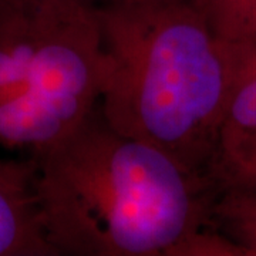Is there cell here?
Instances as JSON below:
<instances>
[{
    "instance_id": "1",
    "label": "cell",
    "mask_w": 256,
    "mask_h": 256,
    "mask_svg": "<svg viewBox=\"0 0 256 256\" xmlns=\"http://www.w3.org/2000/svg\"><path fill=\"white\" fill-rule=\"evenodd\" d=\"M33 158L42 222L58 256H184L210 222V176L117 132L100 108Z\"/></svg>"
},
{
    "instance_id": "2",
    "label": "cell",
    "mask_w": 256,
    "mask_h": 256,
    "mask_svg": "<svg viewBox=\"0 0 256 256\" xmlns=\"http://www.w3.org/2000/svg\"><path fill=\"white\" fill-rule=\"evenodd\" d=\"M100 108L117 132L208 175L239 62L190 0H98Z\"/></svg>"
},
{
    "instance_id": "3",
    "label": "cell",
    "mask_w": 256,
    "mask_h": 256,
    "mask_svg": "<svg viewBox=\"0 0 256 256\" xmlns=\"http://www.w3.org/2000/svg\"><path fill=\"white\" fill-rule=\"evenodd\" d=\"M104 80L92 0H0V148L37 156L98 108Z\"/></svg>"
},
{
    "instance_id": "4",
    "label": "cell",
    "mask_w": 256,
    "mask_h": 256,
    "mask_svg": "<svg viewBox=\"0 0 256 256\" xmlns=\"http://www.w3.org/2000/svg\"><path fill=\"white\" fill-rule=\"evenodd\" d=\"M36 158H0V256H58L42 222Z\"/></svg>"
},
{
    "instance_id": "5",
    "label": "cell",
    "mask_w": 256,
    "mask_h": 256,
    "mask_svg": "<svg viewBox=\"0 0 256 256\" xmlns=\"http://www.w3.org/2000/svg\"><path fill=\"white\" fill-rule=\"evenodd\" d=\"M210 220L240 256H256V190L220 188V198L210 202Z\"/></svg>"
},
{
    "instance_id": "6",
    "label": "cell",
    "mask_w": 256,
    "mask_h": 256,
    "mask_svg": "<svg viewBox=\"0 0 256 256\" xmlns=\"http://www.w3.org/2000/svg\"><path fill=\"white\" fill-rule=\"evenodd\" d=\"M224 44L256 48V0H190Z\"/></svg>"
},
{
    "instance_id": "7",
    "label": "cell",
    "mask_w": 256,
    "mask_h": 256,
    "mask_svg": "<svg viewBox=\"0 0 256 256\" xmlns=\"http://www.w3.org/2000/svg\"><path fill=\"white\" fill-rule=\"evenodd\" d=\"M208 176L220 188L256 190V130L220 140Z\"/></svg>"
},
{
    "instance_id": "8",
    "label": "cell",
    "mask_w": 256,
    "mask_h": 256,
    "mask_svg": "<svg viewBox=\"0 0 256 256\" xmlns=\"http://www.w3.org/2000/svg\"><path fill=\"white\" fill-rule=\"evenodd\" d=\"M256 130V48L246 50L239 62L220 140ZM218 140V142H220Z\"/></svg>"
},
{
    "instance_id": "9",
    "label": "cell",
    "mask_w": 256,
    "mask_h": 256,
    "mask_svg": "<svg viewBox=\"0 0 256 256\" xmlns=\"http://www.w3.org/2000/svg\"><path fill=\"white\" fill-rule=\"evenodd\" d=\"M92 2H98V0H92Z\"/></svg>"
}]
</instances>
